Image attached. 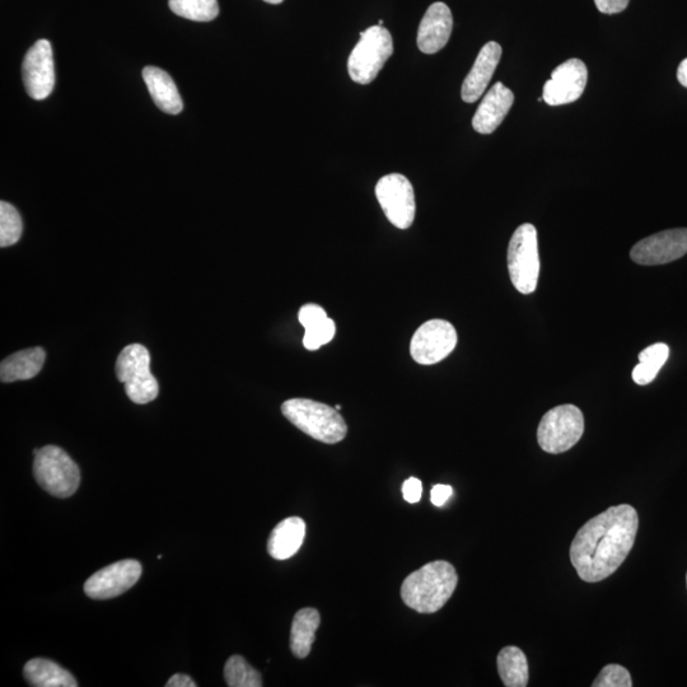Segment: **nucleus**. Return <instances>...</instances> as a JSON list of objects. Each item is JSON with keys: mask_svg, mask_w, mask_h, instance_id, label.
<instances>
[{"mask_svg": "<svg viewBox=\"0 0 687 687\" xmlns=\"http://www.w3.org/2000/svg\"><path fill=\"white\" fill-rule=\"evenodd\" d=\"M378 26H383V21H382V20H380V22H378Z\"/></svg>", "mask_w": 687, "mask_h": 687, "instance_id": "e433bc0d", "label": "nucleus"}, {"mask_svg": "<svg viewBox=\"0 0 687 687\" xmlns=\"http://www.w3.org/2000/svg\"><path fill=\"white\" fill-rule=\"evenodd\" d=\"M593 687H632L630 672L620 665H607L592 684Z\"/></svg>", "mask_w": 687, "mask_h": 687, "instance_id": "c85d7f7f", "label": "nucleus"}, {"mask_svg": "<svg viewBox=\"0 0 687 687\" xmlns=\"http://www.w3.org/2000/svg\"><path fill=\"white\" fill-rule=\"evenodd\" d=\"M514 95L503 83H495L486 93L483 101L475 112L472 126L480 134H492L506 119L513 106Z\"/></svg>", "mask_w": 687, "mask_h": 687, "instance_id": "f3484780", "label": "nucleus"}, {"mask_svg": "<svg viewBox=\"0 0 687 687\" xmlns=\"http://www.w3.org/2000/svg\"><path fill=\"white\" fill-rule=\"evenodd\" d=\"M298 320L305 327L306 334L303 336V345L307 350H317L330 343L335 336V322L319 305L308 303L299 310Z\"/></svg>", "mask_w": 687, "mask_h": 687, "instance_id": "6ab92c4d", "label": "nucleus"}, {"mask_svg": "<svg viewBox=\"0 0 687 687\" xmlns=\"http://www.w3.org/2000/svg\"><path fill=\"white\" fill-rule=\"evenodd\" d=\"M34 474L45 492L56 498H69L77 492L81 472L67 452L56 446L34 451Z\"/></svg>", "mask_w": 687, "mask_h": 687, "instance_id": "20e7f679", "label": "nucleus"}, {"mask_svg": "<svg viewBox=\"0 0 687 687\" xmlns=\"http://www.w3.org/2000/svg\"><path fill=\"white\" fill-rule=\"evenodd\" d=\"M320 624V614L316 609L307 607L297 612L291 629V651L294 656L303 660L310 654Z\"/></svg>", "mask_w": 687, "mask_h": 687, "instance_id": "5701e85b", "label": "nucleus"}, {"mask_svg": "<svg viewBox=\"0 0 687 687\" xmlns=\"http://www.w3.org/2000/svg\"><path fill=\"white\" fill-rule=\"evenodd\" d=\"M588 70L579 59H570L556 67L545 83L542 97L549 106H562L576 102L586 90Z\"/></svg>", "mask_w": 687, "mask_h": 687, "instance_id": "4468645a", "label": "nucleus"}, {"mask_svg": "<svg viewBox=\"0 0 687 687\" xmlns=\"http://www.w3.org/2000/svg\"><path fill=\"white\" fill-rule=\"evenodd\" d=\"M376 196L387 219L399 229L414 223L417 204L413 185L404 175L383 176L376 185Z\"/></svg>", "mask_w": 687, "mask_h": 687, "instance_id": "1a4fd4ad", "label": "nucleus"}, {"mask_svg": "<svg viewBox=\"0 0 687 687\" xmlns=\"http://www.w3.org/2000/svg\"><path fill=\"white\" fill-rule=\"evenodd\" d=\"M453 490L450 485L438 484L433 486L431 492V500L434 506L443 507L447 503V500L452 497Z\"/></svg>", "mask_w": 687, "mask_h": 687, "instance_id": "2f4dec72", "label": "nucleus"}, {"mask_svg": "<svg viewBox=\"0 0 687 687\" xmlns=\"http://www.w3.org/2000/svg\"><path fill=\"white\" fill-rule=\"evenodd\" d=\"M507 261L514 288L522 294L534 293L540 277L539 240L534 224H522L514 231Z\"/></svg>", "mask_w": 687, "mask_h": 687, "instance_id": "39448f33", "label": "nucleus"}, {"mask_svg": "<svg viewBox=\"0 0 687 687\" xmlns=\"http://www.w3.org/2000/svg\"><path fill=\"white\" fill-rule=\"evenodd\" d=\"M116 376L125 385V392L135 404L151 403L160 386L151 372V354L142 344H130L116 361Z\"/></svg>", "mask_w": 687, "mask_h": 687, "instance_id": "0eeeda50", "label": "nucleus"}, {"mask_svg": "<svg viewBox=\"0 0 687 687\" xmlns=\"http://www.w3.org/2000/svg\"><path fill=\"white\" fill-rule=\"evenodd\" d=\"M668 357H670V348L667 344L657 343L644 349L639 354V364L633 371L634 382L640 386L649 385L665 366Z\"/></svg>", "mask_w": 687, "mask_h": 687, "instance_id": "393cba45", "label": "nucleus"}, {"mask_svg": "<svg viewBox=\"0 0 687 687\" xmlns=\"http://www.w3.org/2000/svg\"><path fill=\"white\" fill-rule=\"evenodd\" d=\"M677 79L682 86L687 88V59L680 64L679 70H677Z\"/></svg>", "mask_w": 687, "mask_h": 687, "instance_id": "72a5a7b5", "label": "nucleus"}, {"mask_svg": "<svg viewBox=\"0 0 687 687\" xmlns=\"http://www.w3.org/2000/svg\"><path fill=\"white\" fill-rule=\"evenodd\" d=\"M453 28L451 9L445 3H433L425 12L418 30V48L432 55L441 51L450 40Z\"/></svg>", "mask_w": 687, "mask_h": 687, "instance_id": "2eb2a0df", "label": "nucleus"}, {"mask_svg": "<svg viewBox=\"0 0 687 687\" xmlns=\"http://www.w3.org/2000/svg\"><path fill=\"white\" fill-rule=\"evenodd\" d=\"M630 0H595L598 11L604 14H616L625 11Z\"/></svg>", "mask_w": 687, "mask_h": 687, "instance_id": "7c9ffc66", "label": "nucleus"}, {"mask_svg": "<svg viewBox=\"0 0 687 687\" xmlns=\"http://www.w3.org/2000/svg\"><path fill=\"white\" fill-rule=\"evenodd\" d=\"M497 666L500 679L507 687H526L528 685V661L526 654L518 647H506L499 652Z\"/></svg>", "mask_w": 687, "mask_h": 687, "instance_id": "b1692460", "label": "nucleus"}, {"mask_svg": "<svg viewBox=\"0 0 687 687\" xmlns=\"http://www.w3.org/2000/svg\"><path fill=\"white\" fill-rule=\"evenodd\" d=\"M455 327L445 320L425 322L414 334L410 354L414 361L423 366H432L446 359L457 345Z\"/></svg>", "mask_w": 687, "mask_h": 687, "instance_id": "9d476101", "label": "nucleus"}, {"mask_svg": "<svg viewBox=\"0 0 687 687\" xmlns=\"http://www.w3.org/2000/svg\"><path fill=\"white\" fill-rule=\"evenodd\" d=\"M687 254V228L667 229L639 241L630 251L634 263L656 266L672 263Z\"/></svg>", "mask_w": 687, "mask_h": 687, "instance_id": "f8f14e48", "label": "nucleus"}, {"mask_svg": "<svg viewBox=\"0 0 687 687\" xmlns=\"http://www.w3.org/2000/svg\"><path fill=\"white\" fill-rule=\"evenodd\" d=\"M306 536V523L299 517L285 518L271 532L268 553L275 560H287L298 553Z\"/></svg>", "mask_w": 687, "mask_h": 687, "instance_id": "a211bd4d", "label": "nucleus"}, {"mask_svg": "<svg viewBox=\"0 0 687 687\" xmlns=\"http://www.w3.org/2000/svg\"><path fill=\"white\" fill-rule=\"evenodd\" d=\"M23 223L20 213L13 205L0 203V246L8 247L20 241Z\"/></svg>", "mask_w": 687, "mask_h": 687, "instance_id": "cd10ccee", "label": "nucleus"}, {"mask_svg": "<svg viewBox=\"0 0 687 687\" xmlns=\"http://www.w3.org/2000/svg\"><path fill=\"white\" fill-rule=\"evenodd\" d=\"M171 11L186 20L209 22L219 14L218 0H170Z\"/></svg>", "mask_w": 687, "mask_h": 687, "instance_id": "a878e982", "label": "nucleus"}, {"mask_svg": "<svg viewBox=\"0 0 687 687\" xmlns=\"http://www.w3.org/2000/svg\"><path fill=\"white\" fill-rule=\"evenodd\" d=\"M142 576V565L128 559L98 570L84 583V592L92 600H110L134 587Z\"/></svg>", "mask_w": 687, "mask_h": 687, "instance_id": "9b49d317", "label": "nucleus"}, {"mask_svg": "<svg viewBox=\"0 0 687 687\" xmlns=\"http://www.w3.org/2000/svg\"><path fill=\"white\" fill-rule=\"evenodd\" d=\"M686 583H687V576H686Z\"/></svg>", "mask_w": 687, "mask_h": 687, "instance_id": "4c0bfd02", "label": "nucleus"}, {"mask_svg": "<svg viewBox=\"0 0 687 687\" xmlns=\"http://www.w3.org/2000/svg\"><path fill=\"white\" fill-rule=\"evenodd\" d=\"M423 484L417 478H410L403 485V495L406 502L414 504L422 499Z\"/></svg>", "mask_w": 687, "mask_h": 687, "instance_id": "c756f323", "label": "nucleus"}, {"mask_svg": "<svg viewBox=\"0 0 687 687\" xmlns=\"http://www.w3.org/2000/svg\"><path fill=\"white\" fill-rule=\"evenodd\" d=\"M584 433L583 413L577 406L560 405L541 419L537 428V442L548 453L559 455L573 448Z\"/></svg>", "mask_w": 687, "mask_h": 687, "instance_id": "6e6552de", "label": "nucleus"}, {"mask_svg": "<svg viewBox=\"0 0 687 687\" xmlns=\"http://www.w3.org/2000/svg\"><path fill=\"white\" fill-rule=\"evenodd\" d=\"M335 409L339 411V410L341 409V406H340V405H336V406H335Z\"/></svg>", "mask_w": 687, "mask_h": 687, "instance_id": "c9c22d12", "label": "nucleus"}, {"mask_svg": "<svg viewBox=\"0 0 687 687\" xmlns=\"http://www.w3.org/2000/svg\"><path fill=\"white\" fill-rule=\"evenodd\" d=\"M167 687H196V684L188 675L176 674L167 681Z\"/></svg>", "mask_w": 687, "mask_h": 687, "instance_id": "473e14b6", "label": "nucleus"}, {"mask_svg": "<svg viewBox=\"0 0 687 687\" xmlns=\"http://www.w3.org/2000/svg\"><path fill=\"white\" fill-rule=\"evenodd\" d=\"M282 413L299 431L326 445H335L347 437V423L339 411L329 405L292 399L282 405Z\"/></svg>", "mask_w": 687, "mask_h": 687, "instance_id": "7ed1b4c3", "label": "nucleus"}, {"mask_svg": "<svg viewBox=\"0 0 687 687\" xmlns=\"http://www.w3.org/2000/svg\"><path fill=\"white\" fill-rule=\"evenodd\" d=\"M143 79L158 109L170 115L180 114L184 104L170 74L157 67H146L143 70Z\"/></svg>", "mask_w": 687, "mask_h": 687, "instance_id": "aec40b11", "label": "nucleus"}, {"mask_svg": "<svg viewBox=\"0 0 687 687\" xmlns=\"http://www.w3.org/2000/svg\"><path fill=\"white\" fill-rule=\"evenodd\" d=\"M502 58V46L498 42H488L480 50L474 67L467 74L462 84L461 97L467 104H474L484 95L488 84L492 81L495 70Z\"/></svg>", "mask_w": 687, "mask_h": 687, "instance_id": "dca6fc26", "label": "nucleus"}, {"mask_svg": "<svg viewBox=\"0 0 687 687\" xmlns=\"http://www.w3.org/2000/svg\"><path fill=\"white\" fill-rule=\"evenodd\" d=\"M458 576L445 560L428 563L415 570L401 586L404 604L419 614H434L447 604L455 592Z\"/></svg>", "mask_w": 687, "mask_h": 687, "instance_id": "f03ea898", "label": "nucleus"}, {"mask_svg": "<svg viewBox=\"0 0 687 687\" xmlns=\"http://www.w3.org/2000/svg\"><path fill=\"white\" fill-rule=\"evenodd\" d=\"M264 2L269 3V4H280V3H283L284 0H264Z\"/></svg>", "mask_w": 687, "mask_h": 687, "instance_id": "f704fd0d", "label": "nucleus"}, {"mask_svg": "<svg viewBox=\"0 0 687 687\" xmlns=\"http://www.w3.org/2000/svg\"><path fill=\"white\" fill-rule=\"evenodd\" d=\"M23 83L34 100H45L55 87L53 49L48 40H39L23 60Z\"/></svg>", "mask_w": 687, "mask_h": 687, "instance_id": "ddd939ff", "label": "nucleus"}, {"mask_svg": "<svg viewBox=\"0 0 687 687\" xmlns=\"http://www.w3.org/2000/svg\"><path fill=\"white\" fill-rule=\"evenodd\" d=\"M46 353L42 348H31L14 353L4 359L0 366L2 382L31 380L39 375L44 367Z\"/></svg>", "mask_w": 687, "mask_h": 687, "instance_id": "412c9836", "label": "nucleus"}, {"mask_svg": "<svg viewBox=\"0 0 687 687\" xmlns=\"http://www.w3.org/2000/svg\"><path fill=\"white\" fill-rule=\"evenodd\" d=\"M638 527V513L629 504L610 507L588 521L570 546L579 578L597 583L614 574L632 551Z\"/></svg>", "mask_w": 687, "mask_h": 687, "instance_id": "f257e3e1", "label": "nucleus"}, {"mask_svg": "<svg viewBox=\"0 0 687 687\" xmlns=\"http://www.w3.org/2000/svg\"><path fill=\"white\" fill-rule=\"evenodd\" d=\"M28 685L35 687H77L78 682L58 663L45 658H34L23 668Z\"/></svg>", "mask_w": 687, "mask_h": 687, "instance_id": "4be33fe9", "label": "nucleus"}, {"mask_svg": "<svg viewBox=\"0 0 687 687\" xmlns=\"http://www.w3.org/2000/svg\"><path fill=\"white\" fill-rule=\"evenodd\" d=\"M392 54H394V41L389 30L378 25L367 28L362 32L361 40L349 56L350 78L363 86L372 83Z\"/></svg>", "mask_w": 687, "mask_h": 687, "instance_id": "423d86ee", "label": "nucleus"}, {"mask_svg": "<svg viewBox=\"0 0 687 687\" xmlns=\"http://www.w3.org/2000/svg\"><path fill=\"white\" fill-rule=\"evenodd\" d=\"M224 679L229 687H261L263 680L259 671L251 667L245 658L232 656L224 666Z\"/></svg>", "mask_w": 687, "mask_h": 687, "instance_id": "bb28decb", "label": "nucleus"}]
</instances>
